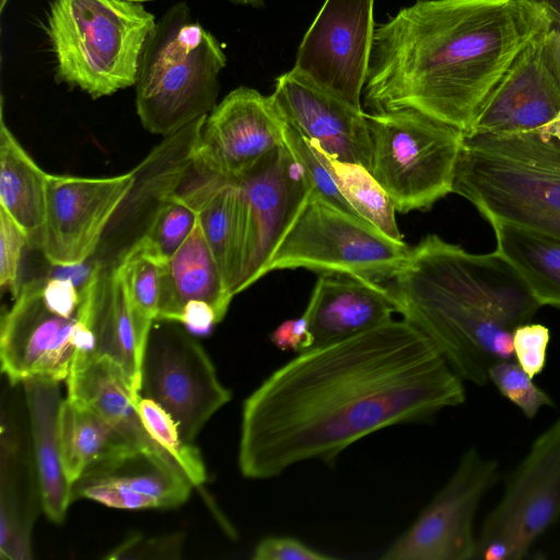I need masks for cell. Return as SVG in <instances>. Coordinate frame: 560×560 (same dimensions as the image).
Wrapping results in <instances>:
<instances>
[{"mask_svg":"<svg viewBox=\"0 0 560 560\" xmlns=\"http://www.w3.org/2000/svg\"><path fill=\"white\" fill-rule=\"evenodd\" d=\"M464 401L463 380L435 345L390 319L275 370L243 402L238 468L264 480L305 460L334 466L376 431L425 422Z\"/></svg>","mask_w":560,"mask_h":560,"instance_id":"obj_1","label":"cell"},{"mask_svg":"<svg viewBox=\"0 0 560 560\" xmlns=\"http://www.w3.org/2000/svg\"><path fill=\"white\" fill-rule=\"evenodd\" d=\"M549 22L534 0H417L376 25L363 104L416 110L468 133Z\"/></svg>","mask_w":560,"mask_h":560,"instance_id":"obj_2","label":"cell"},{"mask_svg":"<svg viewBox=\"0 0 560 560\" xmlns=\"http://www.w3.org/2000/svg\"><path fill=\"white\" fill-rule=\"evenodd\" d=\"M402 319L424 334L454 372L486 385L489 369L512 360L514 329L541 307L495 250L474 254L427 235L386 285Z\"/></svg>","mask_w":560,"mask_h":560,"instance_id":"obj_3","label":"cell"},{"mask_svg":"<svg viewBox=\"0 0 560 560\" xmlns=\"http://www.w3.org/2000/svg\"><path fill=\"white\" fill-rule=\"evenodd\" d=\"M452 192L488 222L560 238V143L538 131L465 135Z\"/></svg>","mask_w":560,"mask_h":560,"instance_id":"obj_4","label":"cell"},{"mask_svg":"<svg viewBox=\"0 0 560 560\" xmlns=\"http://www.w3.org/2000/svg\"><path fill=\"white\" fill-rule=\"evenodd\" d=\"M226 56L186 2L159 19L140 58L136 108L142 127L167 136L217 106Z\"/></svg>","mask_w":560,"mask_h":560,"instance_id":"obj_5","label":"cell"},{"mask_svg":"<svg viewBox=\"0 0 560 560\" xmlns=\"http://www.w3.org/2000/svg\"><path fill=\"white\" fill-rule=\"evenodd\" d=\"M155 16L124 0H50L45 31L55 80L96 100L136 84Z\"/></svg>","mask_w":560,"mask_h":560,"instance_id":"obj_6","label":"cell"},{"mask_svg":"<svg viewBox=\"0 0 560 560\" xmlns=\"http://www.w3.org/2000/svg\"><path fill=\"white\" fill-rule=\"evenodd\" d=\"M370 173L396 211L429 210L453 191L465 133L411 109L365 113Z\"/></svg>","mask_w":560,"mask_h":560,"instance_id":"obj_7","label":"cell"},{"mask_svg":"<svg viewBox=\"0 0 560 560\" xmlns=\"http://www.w3.org/2000/svg\"><path fill=\"white\" fill-rule=\"evenodd\" d=\"M411 248L311 191L308 200L272 257L267 273L304 268L375 283L392 280Z\"/></svg>","mask_w":560,"mask_h":560,"instance_id":"obj_8","label":"cell"},{"mask_svg":"<svg viewBox=\"0 0 560 560\" xmlns=\"http://www.w3.org/2000/svg\"><path fill=\"white\" fill-rule=\"evenodd\" d=\"M560 517V418L533 443L477 538L476 559L521 560Z\"/></svg>","mask_w":560,"mask_h":560,"instance_id":"obj_9","label":"cell"},{"mask_svg":"<svg viewBox=\"0 0 560 560\" xmlns=\"http://www.w3.org/2000/svg\"><path fill=\"white\" fill-rule=\"evenodd\" d=\"M154 322L145 345L140 396L164 408L182 439L192 444L232 393L220 382L203 347L174 322Z\"/></svg>","mask_w":560,"mask_h":560,"instance_id":"obj_10","label":"cell"},{"mask_svg":"<svg viewBox=\"0 0 560 560\" xmlns=\"http://www.w3.org/2000/svg\"><path fill=\"white\" fill-rule=\"evenodd\" d=\"M240 187L244 246L236 294L267 275V268L312 191L299 162L283 143L233 179Z\"/></svg>","mask_w":560,"mask_h":560,"instance_id":"obj_11","label":"cell"},{"mask_svg":"<svg viewBox=\"0 0 560 560\" xmlns=\"http://www.w3.org/2000/svg\"><path fill=\"white\" fill-rule=\"evenodd\" d=\"M498 463L471 447L444 488L381 557L383 560L476 559L474 518L494 482Z\"/></svg>","mask_w":560,"mask_h":560,"instance_id":"obj_12","label":"cell"},{"mask_svg":"<svg viewBox=\"0 0 560 560\" xmlns=\"http://www.w3.org/2000/svg\"><path fill=\"white\" fill-rule=\"evenodd\" d=\"M375 27L374 0H325L298 48L293 69L363 110Z\"/></svg>","mask_w":560,"mask_h":560,"instance_id":"obj_13","label":"cell"},{"mask_svg":"<svg viewBox=\"0 0 560 560\" xmlns=\"http://www.w3.org/2000/svg\"><path fill=\"white\" fill-rule=\"evenodd\" d=\"M207 116L165 136L131 171L133 183L106 226L93 262L117 265L145 236L189 171Z\"/></svg>","mask_w":560,"mask_h":560,"instance_id":"obj_14","label":"cell"},{"mask_svg":"<svg viewBox=\"0 0 560 560\" xmlns=\"http://www.w3.org/2000/svg\"><path fill=\"white\" fill-rule=\"evenodd\" d=\"M132 183L131 171L101 178L48 174L40 248L45 258L59 267L92 258Z\"/></svg>","mask_w":560,"mask_h":560,"instance_id":"obj_15","label":"cell"},{"mask_svg":"<svg viewBox=\"0 0 560 560\" xmlns=\"http://www.w3.org/2000/svg\"><path fill=\"white\" fill-rule=\"evenodd\" d=\"M44 280L21 285L11 308L1 317V370L10 385L35 377L67 380L74 355L73 335L79 322L50 311L43 299Z\"/></svg>","mask_w":560,"mask_h":560,"instance_id":"obj_16","label":"cell"},{"mask_svg":"<svg viewBox=\"0 0 560 560\" xmlns=\"http://www.w3.org/2000/svg\"><path fill=\"white\" fill-rule=\"evenodd\" d=\"M283 127L284 119L270 95L240 86L208 114L194 163L235 179L284 143Z\"/></svg>","mask_w":560,"mask_h":560,"instance_id":"obj_17","label":"cell"},{"mask_svg":"<svg viewBox=\"0 0 560 560\" xmlns=\"http://www.w3.org/2000/svg\"><path fill=\"white\" fill-rule=\"evenodd\" d=\"M270 96L283 119L329 159L360 164L370 171L371 140L364 110L294 69L276 79Z\"/></svg>","mask_w":560,"mask_h":560,"instance_id":"obj_18","label":"cell"},{"mask_svg":"<svg viewBox=\"0 0 560 560\" xmlns=\"http://www.w3.org/2000/svg\"><path fill=\"white\" fill-rule=\"evenodd\" d=\"M192 487L175 462L132 450L90 466L73 483L72 500L121 510L171 509L185 503Z\"/></svg>","mask_w":560,"mask_h":560,"instance_id":"obj_19","label":"cell"},{"mask_svg":"<svg viewBox=\"0 0 560 560\" xmlns=\"http://www.w3.org/2000/svg\"><path fill=\"white\" fill-rule=\"evenodd\" d=\"M545 32L518 55L468 133L537 131L560 112V84L546 56Z\"/></svg>","mask_w":560,"mask_h":560,"instance_id":"obj_20","label":"cell"},{"mask_svg":"<svg viewBox=\"0 0 560 560\" xmlns=\"http://www.w3.org/2000/svg\"><path fill=\"white\" fill-rule=\"evenodd\" d=\"M80 295L78 314L93 334L94 354L115 364L139 398L141 363L117 265L94 261Z\"/></svg>","mask_w":560,"mask_h":560,"instance_id":"obj_21","label":"cell"},{"mask_svg":"<svg viewBox=\"0 0 560 560\" xmlns=\"http://www.w3.org/2000/svg\"><path fill=\"white\" fill-rule=\"evenodd\" d=\"M396 312L381 283L343 275H322L304 312L313 347L329 345L382 325Z\"/></svg>","mask_w":560,"mask_h":560,"instance_id":"obj_22","label":"cell"},{"mask_svg":"<svg viewBox=\"0 0 560 560\" xmlns=\"http://www.w3.org/2000/svg\"><path fill=\"white\" fill-rule=\"evenodd\" d=\"M177 192L196 209L224 284L233 296L236 295L244 246L243 201L238 185L192 161Z\"/></svg>","mask_w":560,"mask_h":560,"instance_id":"obj_23","label":"cell"},{"mask_svg":"<svg viewBox=\"0 0 560 560\" xmlns=\"http://www.w3.org/2000/svg\"><path fill=\"white\" fill-rule=\"evenodd\" d=\"M0 483V559L30 560L40 492L31 443L9 413L2 415Z\"/></svg>","mask_w":560,"mask_h":560,"instance_id":"obj_24","label":"cell"},{"mask_svg":"<svg viewBox=\"0 0 560 560\" xmlns=\"http://www.w3.org/2000/svg\"><path fill=\"white\" fill-rule=\"evenodd\" d=\"M66 381L67 398L101 415L135 450L175 462L145 429L136 407L139 398L115 364L95 354L74 352Z\"/></svg>","mask_w":560,"mask_h":560,"instance_id":"obj_25","label":"cell"},{"mask_svg":"<svg viewBox=\"0 0 560 560\" xmlns=\"http://www.w3.org/2000/svg\"><path fill=\"white\" fill-rule=\"evenodd\" d=\"M59 383L43 377L22 383L42 509L56 524L65 521L72 501V487L66 478L61 459L59 412L63 399Z\"/></svg>","mask_w":560,"mask_h":560,"instance_id":"obj_26","label":"cell"},{"mask_svg":"<svg viewBox=\"0 0 560 560\" xmlns=\"http://www.w3.org/2000/svg\"><path fill=\"white\" fill-rule=\"evenodd\" d=\"M232 299L197 220L177 252L161 265L156 320L178 323L186 303L200 300L213 307L220 323Z\"/></svg>","mask_w":560,"mask_h":560,"instance_id":"obj_27","label":"cell"},{"mask_svg":"<svg viewBox=\"0 0 560 560\" xmlns=\"http://www.w3.org/2000/svg\"><path fill=\"white\" fill-rule=\"evenodd\" d=\"M45 173L0 118V207L25 231L28 246L42 248L46 217Z\"/></svg>","mask_w":560,"mask_h":560,"instance_id":"obj_28","label":"cell"},{"mask_svg":"<svg viewBox=\"0 0 560 560\" xmlns=\"http://www.w3.org/2000/svg\"><path fill=\"white\" fill-rule=\"evenodd\" d=\"M499 253L540 306L560 307V238L503 221L488 222Z\"/></svg>","mask_w":560,"mask_h":560,"instance_id":"obj_29","label":"cell"},{"mask_svg":"<svg viewBox=\"0 0 560 560\" xmlns=\"http://www.w3.org/2000/svg\"><path fill=\"white\" fill-rule=\"evenodd\" d=\"M59 435L62 466L71 487L93 464L135 450L101 415L67 397L60 407Z\"/></svg>","mask_w":560,"mask_h":560,"instance_id":"obj_30","label":"cell"},{"mask_svg":"<svg viewBox=\"0 0 560 560\" xmlns=\"http://www.w3.org/2000/svg\"><path fill=\"white\" fill-rule=\"evenodd\" d=\"M161 265L139 243L117 264L132 317L141 364L150 330L159 313Z\"/></svg>","mask_w":560,"mask_h":560,"instance_id":"obj_31","label":"cell"},{"mask_svg":"<svg viewBox=\"0 0 560 560\" xmlns=\"http://www.w3.org/2000/svg\"><path fill=\"white\" fill-rule=\"evenodd\" d=\"M329 161L336 183L354 211L385 235L402 241L396 223V208L370 171L360 164Z\"/></svg>","mask_w":560,"mask_h":560,"instance_id":"obj_32","label":"cell"},{"mask_svg":"<svg viewBox=\"0 0 560 560\" xmlns=\"http://www.w3.org/2000/svg\"><path fill=\"white\" fill-rule=\"evenodd\" d=\"M136 407L152 439L178 464L194 487L207 480L200 451L186 443L172 416L154 400L140 396Z\"/></svg>","mask_w":560,"mask_h":560,"instance_id":"obj_33","label":"cell"},{"mask_svg":"<svg viewBox=\"0 0 560 560\" xmlns=\"http://www.w3.org/2000/svg\"><path fill=\"white\" fill-rule=\"evenodd\" d=\"M283 142L304 171L312 191L335 207L360 217L341 194L328 156L316 144L301 136L285 120Z\"/></svg>","mask_w":560,"mask_h":560,"instance_id":"obj_34","label":"cell"},{"mask_svg":"<svg viewBox=\"0 0 560 560\" xmlns=\"http://www.w3.org/2000/svg\"><path fill=\"white\" fill-rule=\"evenodd\" d=\"M197 220L196 209L176 192L159 212L139 244L159 261L165 262L188 237Z\"/></svg>","mask_w":560,"mask_h":560,"instance_id":"obj_35","label":"cell"},{"mask_svg":"<svg viewBox=\"0 0 560 560\" xmlns=\"http://www.w3.org/2000/svg\"><path fill=\"white\" fill-rule=\"evenodd\" d=\"M488 377L500 394L528 419L534 418L541 407L553 404L549 395L533 382V377L512 360L494 363L489 369Z\"/></svg>","mask_w":560,"mask_h":560,"instance_id":"obj_36","label":"cell"},{"mask_svg":"<svg viewBox=\"0 0 560 560\" xmlns=\"http://www.w3.org/2000/svg\"><path fill=\"white\" fill-rule=\"evenodd\" d=\"M28 245L25 231L0 207V285L7 288L13 299L20 292L19 269L24 247Z\"/></svg>","mask_w":560,"mask_h":560,"instance_id":"obj_37","label":"cell"},{"mask_svg":"<svg viewBox=\"0 0 560 560\" xmlns=\"http://www.w3.org/2000/svg\"><path fill=\"white\" fill-rule=\"evenodd\" d=\"M184 546V535L173 533L144 537L130 535L105 556L106 559H179Z\"/></svg>","mask_w":560,"mask_h":560,"instance_id":"obj_38","label":"cell"},{"mask_svg":"<svg viewBox=\"0 0 560 560\" xmlns=\"http://www.w3.org/2000/svg\"><path fill=\"white\" fill-rule=\"evenodd\" d=\"M549 341V328L542 324L525 323L513 331V357L516 359V363L533 378L546 365Z\"/></svg>","mask_w":560,"mask_h":560,"instance_id":"obj_39","label":"cell"},{"mask_svg":"<svg viewBox=\"0 0 560 560\" xmlns=\"http://www.w3.org/2000/svg\"><path fill=\"white\" fill-rule=\"evenodd\" d=\"M254 560H332V556L319 552L303 541L288 536H267L254 548Z\"/></svg>","mask_w":560,"mask_h":560,"instance_id":"obj_40","label":"cell"},{"mask_svg":"<svg viewBox=\"0 0 560 560\" xmlns=\"http://www.w3.org/2000/svg\"><path fill=\"white\" fill-rule=\"evenodd\" d=\"M43 299L54 313L73 317L78 313L81 295L70 279L51 278L44 280Z\"/></svg>","mask_w":560,"mask_h":560,"instance_id":"obj_41","label":"cell"},{"mask_svg":"<svg viewBox=\"0 0 560 560\" xmlns=\"http://www.w3.org/2000/svg\"><path fill=\"white\" fill-rule=\"evenodd\" d=\"M275 347L281 351L303 352L313 347L304 315L281 323L270 335Z\"/></svg>","mask_w":560,"mask_h":560,"instance_id":"obj_42","label":"cell"},{"mask_svg":"<svg viewBox=\"0 0 560 560\" xmlns=\"http://www.w3.org/2000/svg\"><path fill=\"white\" fill-rule=\"evenodd\" d=\"M542 4L549 15V26L544 34L548 62L560 84V0H534Z\"/></svg>","mask_w":560,"mask_h":560,"instance_id":"obj_43","label":"cell"},{"mask_svg":"<svg viewBox=\"0 0 560 560\" xmlns=\"http://www.w3.org/2000/svg\"><path fill=\"white\" fill-rule=\"evenodd\" d=\"M190 332L205 335L209 334L215 324H219L213 307L200 300H191L183 308L179 322Z\"/></svg>","mask_w":560,"mask_h":560,"instance_id":"obj_44","label":"cell"},{"mask_svg":"<svg viewBox=\"0 0 560 560\" xmlns=\"http://www.w3.org/2000/svg\"><path fill=\"white\" fill-rule=\"evenodd\" d=\"M537 131L544 137L551 138L560 143V112L553 119Z\"/></svg>","mask_w":560,"mask_h":560,"instance_id":"obj_45","label":"cell"},{"mask_svg":"<svg viewBox=\"0 0 560 560\" xmlns=\"http://www.w3.org/2000/svg\"><path fill=\"white\" fill-rule=\"evenodd\" d=\"M235 4L242 5H250L253 8H262L265 5V0H229Z\"/></svg>","mask_w":560,"mask_h":560,"instance_id":"obj_46","label":"cell"},{"mask_svg":"<svg viewBox=\"0 0 560 560\" xmlns=\"http://www.w3.org/2000/svg\"><path fill=\"white\" fill-rule=\"evenodd\" d=\"M8 0H0V12L2 13L4 8H5V4H7Z\"/></svg>","mask_w":560,"mask_h":560,"instance_id":"obj_47","label":"cell"},{"mask_svg":"<svg viewBox=\"0 0 560 560\" xmlns=\"http://www.w3.org/2000/svg\"><path fill=\"white\" fill-rule=\"evenodd\" d=\"M124 1L142 3V2H145V1H154V0H124Z\"/></svg>","mask_w":560,"mask_h":560,"instance_id":"obj_48","label":"cell"}]
</instances>
